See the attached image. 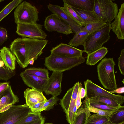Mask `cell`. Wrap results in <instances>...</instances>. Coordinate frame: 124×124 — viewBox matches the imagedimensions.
Here are the masks:
<instances>
[{
	"mask_svg": "<svg viewBox=\"0 0 124 124\" xmlns=\"http://www.w3.org/2000/svg\"><path fill=\"white\" fill-rule=\"evenodd\" d=\"M34 60L33 59L31 60L29 62V64L31 65H32L34 62Z\"/></svg>",
	"mask_w": 124,
	"mask_h": 124,
	"instance_id": "46",
	"label": "cell"
},
{
	"mask_svg": "<svg viewBox=\"0 0 124 124\" xmlns=\"http://www.w3.org/2000/svg\"><path fill=\"white\" fill-rule=\"evenodd\" d=\"M79 86V82L76 83L60 101V104L66 113L67 120L70 124H72L78 109L76 102Z\"/></svg>",
	"mask_w": 124,
	"mask_h": 124,
	"instance_id": "6",
	"label": "cell"
},
{
	"mask_svg": "<svg viewBox=\"0 0 124 124\" xmlns=\"http://www.w3.org/2000/svg\"><path fill=\"white\" fill-rule=\"evenodd\" d=\"M45 120V118L43 117L42 118L38 120L25 124H44Z\"/></svg>",
	"mask_w": 124,
	"mask_h": 124,
	"instance_id": "42",
	"label": "cell"
},
{
	"mask_svg": "<svg viewBox=\"0 0 124 124\" xmlns=\"http://www.w3.org/2000/svg\"><path fill=\"white\" fill-rule=\"evenodd\" d=\"M39 12L36 8L25 1L20 3L14 12L15 22L18 23H36L39 20Z\"/></svg>",
	"mask_w": 124,
	"mask_h": 124,
	"instance_id": "5",
	"label": "cell"
},
{
	"mask_svg": "<svg viewBox=\"0 0 124 124\" xmlns=\"http://www.w3.org/2000/svg\"><path fill=\"white\" fill-rule=\"evenodd\" d=\"M42 117L40 113L31 111L26 117L16 124H25L38 120Z\"/></svg>",
	"mask_w": 124,
	"mask_h": 124,
	"instance_id": "33",
	"label": "cell"
},
{
	"mask_svg": "<svg viewBox=\"0 0 124 124\" xmlns=\"http://www.w3.org/2000/svg\"><path fill=\"white\" fill-rule=\"evenodd\" d=\"M0 60L2 61V59L0 57Z\"/></svg>",
	"mask_w": 124,
	"mask_h": 124,
	"instance_id": "50",
	"label": "cell"
},
{
	"mask_svg": "<svg viewBox=\"0 0 124 124\" xmlns=\"http://www.w3.org/2000/svg\"><path fill=\"white\" fill-rule=\"evenodd\" d=\"M107 24L105 22L101 21L94 22L86 24L82 28L81 31H85L89 34L100 29Z\"/></svg>",
	"mask_w": 124,
	"mask_h": 124,
	"instance_id": "30",
	"label": "cell"
},
{
	"mask_svg": "<svg viewBox=\"0 0 124 124\" xmlns=\"http://www.w3.org/2000/svg\"><path fill=\"white\" fill-rule=\"evenodd\" d=\"M118 66L119 70L123 75H124V49L121 50L120 54L118 58Z\"/></svg>",
	"mask_w": 124,
	"mask_h": 124,
	"instance_id": "36",
	"label": "cell"
},
{
	"mask_svg": "<svg viewBox=\"0 0 124 124\" xmlns=\"http://www.w3.org/2000/svg\"><path fill=\"white\" fill-rule=\"evenodd\" d=\"M103 124H124V122H122L119 124H116L112 123L109 121Z\"/></svg>",
	"mask_w": 124,
	"mask_h": 124,
	"instance_id": "45",
	"label": "cell"
},
{
	"mask_svg": "<svg viewBox=\"0 0 124 124\" xmlns=\"http://www.w3.org/2000/svg\"><path fill=\"white\" fill-rule=\"evenodd\" d=\"M71 7L85 11H93L94 0H63Z\"/></svg>",
	"mask_w": 124,
	"mask_h": 124,
	"instance_id": "18",
	"label": "cell"
},
{
	"mask_svg": "<svg viewBox=\"0 0 124 124\" xmlns=\"http://www.w3.org/2000/svg\"><path fill=\"white\" fill-rule=\"evenodd\" d=\"M31 111L26 104L13 105L8 110L0 113V124H16Z\"/></svg>",
	"mask_w": 124,
	"mask_h": 124,
	"instance_id": "7",
	"label": "cell"
},
{
	"mask_svg": "<svg viewBox=\"0 0 124 124\" xmlns=\"http://www.w3.org/2000/svg\"><path fill=\"white\" fill-rule=\"evenodd\" d=\"M72 8L84 22L85 25L92 22L100 21L93 11L83 10Z\"/></svg>",
	"mask_w": 124,
	"mask_h": 124,
	"instance_id": "21",
	"label": "cell"
},
{
	"mask_svg": "<svg viewBox=\"0 0 124 124\" xmlns=\"http://www.w3.org/2000/svg\"><path fill=\"white\" fill-rule=\"evenodd\" d=\"M46 101L37 103L32 106L29 107L31 109V111H32L40 107L43 105Z\"/></svg>",
	"mask_w": 124,
	"mask_h": 124,
	"instance_id": "40",
	"label": "cell"
},
{
	"mask_svg": "<svg viewBox=\"0 0 124 124\" xmlns=\"http://www.w3.org/2000/svg\"><path fill=\"white\" fill-rule=\"evenodd\" d=\"M89 34L88 32L85 31L77 32L69 42V45L75 47L83 45Z\"/></svg>",
	"mask_w": 124,
	"mask_h": 124,
	"instance_id": "23",
	"label": "cell"
},
{
	"mask_svg": "<svg viewBox=\"0 0 124 124\" xmlns=\"http://www.w3.org/2000/svg\"><path fill=\"white\" fill-rule=\"evenodd\" d=\"M9 85V82L0 83V97L2 96Z\"/></svg>",
	"mask_w": 124,
	"mask_h": 124,
	"instance_id": "38",
	"label": "cell"
},
{
	"mask_svg": "<svg viewBox=\"0 0 124 124\" xmlns=\"http://www.w3.org/2000/svg\"><path fill=\"white\" fill-rule=\"evenodd\" d=\"M109 93H123L124 92V87H122L117 88L115 90L111 91H108Z\"/></svg>",
	"mask_w": 124,
	"mask_h": 124,
	"instance_id": "41",
	"label": "cell"
},
{
	"mask_svg": "<svg viewBox=\"0 0 124 124\" xmlns=\"http://www.w3.org/2000/svg\"><path fill=\"white\" fill-rule=\"evenodd\" d=\"M2 96L0 97V98H1V97Z\"/></svg>",
	"mask_w": 124,
	"mask_h": 124,
	"instance_id": "51",
	"label": "cell"
},
{
	"mask_svg": "<svg viewBox=\"0 0 124 124\" xmlns=\"http://www.w3.org/2000/svg\"><path fill=\"white\" fill-rule=\"evenodd\" d=\"M0 65V80L7 81L16 74L14 70H12L7 68L5 66Z\"/></svg>",
	"mask_w": 124,
	"mask_h": 124,
	"instance_id": "34",
	"label": "cell"
},
{
	"mask_svg": "<svg viewBox=\"0 0 124 124\" xmlns=\"http://www.w3.org/2000/svg\"><path fill=\"white\" fill-rule=\"evenodd\" d=\"M19 102V99L14 94L10 85L0 100V110L4 106L9 104H14Z\"/></svg>",
	"mask_w": 124,
	"mask_h": 124,
	"instance_id": "20",
	"label": "cell"
},
{
	"mask_svg": "<svg viewBox=\"0 0 124 124\" xmlns=\"http://www.w3.org/2000/svg\"><path fill=\"white\" fill-rule=\"evenodd\" d=\"M20 76L24 83L29 87L41 92L44 91L48 80L28 73L24 71L20 73Z\"/></svg>",
	"mask_w": 124,
	"mask_h": 124,
	"instance_id": "12",
	"label": "cell"
},
{
	"mask_svg": "<svg viewBox=\"0 0 124 124\" xmlns=\"http://www.w3.org/2000/svg\"><path fill=\"white\" fill-rule=\"evenodd\" d=\"M86 90L85 98L89 99L98 96L109 98L121 105L124 102V96L111 93L87 79L84 83Z\"/></svg>",
	"mask_w": 124,
	"mask_h": 124,
	"instance_id": "8",
	"label": "cell"
},
{
	"mask_svg": "<svg viewBox=\"0 0 124 124\" xmlns=\"http://www.w3.org/2000/svg\"><path fill=\"white\" fill-rule=\"evenodd\" d=\"M45 124H52V123H47Z\"/></svg>",
	"mask_w": 124,
	"mask_h": 124,
	"instance_id": "47",
	"label": "cell"
},
{
	"mask_svg": "<svg viewBox=\"0 0 124 124\" xmlns=\"http://www.w3.org/2000/svg\"><path fill=\"white\" fill-rule=\"evenodd\" d=\"M0 56L5 66L12 70L16 68V58L9 48L6 46L0 49Z\"/></svg>",
	"mask_w": 124,
	"mask_h": 124,
	"instance_id": "17",
	"label": "cell"
},
{
	"mask_svg": "<svg viewBox=\"0 0 124 124\" xmlns=\"http://www.w3.org/2000/svg\"><path fill=\"white\" fill-rule=\"evenodd\" d=\"M86 94L85 89L82 87L80 90V95L81 99H83L85 97Z\"/></svg>",
	"mask_w": 124,
	"mask_h": 124,
	"instance_id": "43",
	"label": "cell"
},
{
	"mask_svg": "<svg viewBox=\"0 0 124 124\" xmlns=\"http://www.w3.org/2000/svg\"><path fill=\"white\" fill-rule=\"evenodd\" d=\"M82 56L72 58L55 55L51 54L45 60L44 65L49 70L55 72H63L71 69L85 62Z\"/></svg>",
	"mask_w": 124,
	"mask_h": 124,
	"instance_id": "2",
	"label": "cell"
},
{
	"mask_svg": "<svg viewBox=\"0 0 124 124\" xmlns=\"http://www.w3.org/2000/svg\"><path fill=\"white\" fill-rule=\"evenodd\" d=\"M90 112L85 106L77 109L72 124H85Z\"/></svg>",
	"mask_w": 124,
	"mask_h": 124,
	"instance_id": "22",
	"label": "cell"
},
{
	"mask_svg": "<svg viewBox=\"0 0 124 124\" xmlns=\"http://www.w3.org/2000/svg\"><path fill=\"white\" fill-rule=\"evenodd\" d=\"M26 103L30 107L38 103L47 100L42 92L33 89L27 88L24 92Z\"/></svg>",
	"mask_w": 124,
	"mask_h": 124,
	"instance_id": "16",
	"label": "cell"
},
{
	"mask_svg": "<svg viewBox=\"0 0 124 124\" xmlns=\"http://www.w3.org/2000/svg\"><path fill=\"white\" fill-rule=\"evenodd\" d=\"M111 24V29L118 39H124V3L121 4L117 15Z\"/></svg>",
	"mask_w": 124,
	"mask_h": 124,
	"instance_id": "15",
	"label": "cell"
},
{
	"mask_svg": "<svg viewBox=\"0 0 124 124\" xmlns=\"http://www.w3.org/2000/svg\"><path fill=\"white\" fill-rule=\"evenodd\" d=\"M13 105L12 104H9L4 106L0 110V113L3 112L9 109Z\"/></svg>",
	"mask_w": 124,
	"mask_h": 124,
	"instance_id": "44",
	"label": "cell"
},
{
	"mask_svg": "<svg viewBox=\"0 0 124 124\" xmlns=\"http://www.w3.org/2000/svg\"><path fill=\"white\" fill-rule=\"evenodd\" d=\"M47 8L53 14L56 15L63 22L69 25L72 30L75 33L81 31L83 27L79 25L62 8V7L49 4Z\"/></svg>",
	"mask_w": 124,
	"mask_h": 124,
	"instance_id": "13",
	"label": "cell"
},
{
	"mask_svg": "<svg viewBox=\"0 0 124 124\" xmlns=\"http://www.w3.org/2000/svg\"><path fill=\"white\" fill-rule=\"evenodd\" d=\"M115 64L113 58L105 57L97 67L98 79L103 87L110 91L117 88L114 72Z\"/></svg>",
	"mask_w": 124,
	"mask_h": 124,
	"instance_id": "1",
	"label": "cell"
},
{
	"mask_svg": "<svg viewBox=\"0 0 124 124\" xmlns=\"http://www.w3.org/2000/svg\"><path fill=\"white\" fill-rule=\"evenodd\" d=\"M63 72L53 71L48 80V83L44 92L46 95L57 97L62 93L61 83Z\"/></svg>",
	"mask_w": 124,
	"mask_h": 124,
	"instance_id": "11",
	"label": "cell"
},
{
	"mask_svg": "<svg viewBox=\"0 0 124 124\" xmlns=\"http://www.w3.org/2000/svg\"><path fill=\"white\" fill-rule=\"evenodd\" d=\"M59 99L57 97L52 96L39 108L31 112L40 113L43 111H48L53 108L54 105L57 104Z\"/></svg>",
	"mask_w": 124,
	"mask_h": 124,
	"instance_id": "29",
	"label": "cell"
},
{
	"mask_svg": "<svg viewBox=\"0 0 124 124\" xmlns=\"http://www.w3.org/2000/svg\"><path fill=\"white\" fill-rule=\"evenodd\" d=\"M8 37L7 30L5 28L0 26V46L7 41Z\"/></svg>",
	"mask_w": 124,
	"mask_h": 124,
	"instance_id": "37",
	"label": "cell"
},
{
	"mask_svg": "<svg viewBox=\"0 0 124 124\" xmlns=\"http://www.w3.org/2000/svg\"><path fill=\"white\" fill-rule=\"evenodd\" d=\"M24 71L28 73L34 75L45 79L48 80L49 78L48 70L44 68H29L26 69Z\"/></svg>",
	"mask_w": 124,
	"mask_h": 124,
	"instance_id": "27",
	"label": "cell"
},
{
	"mask_svg": "<svg viewBox=\"0 0 124 124\" xmlns=\"http://www.w3.org/2000/svg\"><path fill=\"white\" fill-rule=\"evenodd\" d=\"M53 54L69 57H78L82 56L83 50L61 43L50 50Z\"/></svg>",
	"mask_w": 124,
	"mask_h": 124,
	"instance_id": "14",
	"label": "cell"
},
{
	"mask_svg": "<svg viewBox=\"0 0 124 124\" xmlns=\"http://www.w3.org/2000/svg\"><path fill=\"white\" fill-rule=\"evenodd\" d=\"M88 99L89 102L100 103L113 107H118L121 105L112 99L105 96H96Z\"/></svg>",
	"mask_w": 124,
	"mask_h": 124,
	"instance_id": "26",
	"label": "cell"
},
{
	"mask_svg": "<svg viewBox=\"0 0 124 124\" xmlns=\"http://www.w3.org/2000/svg\"><path fill=\"white\" fill-rule=\"evenodd\" d=\"M62 8L79 25L82 27L85 26L84 22L71 6L65 3H64L63 7H62Z\"/></svg>",
	"mask_w": 124,
	"mask_h": 124,
	"instance_id": "25",
	"label": "cell"
},
{
	"mask_svg": "<svg viewBox=\"0 0 124 124\" xmlns=\"http://www.w3.org/2000/svg\"><path fill=\"white\" fill-rule=\"evenodd\" d=\"M118 10L117 3L111 0H94L93 11L100 20L107 24L116 18Z\"/></svg>",
	"mask_w": 124,
	"mask_h": 124,
	"instance_id": "4",
	"label": "cell"
},
{
	"mask_svg": "<svg viewBox=\"0 0 124 124\" xmlns=\"http://www.w3.org/2000/svg\"><path fill=\"white\" fill-rule=\"evenodd\" d=\"M122 82L123 83V84H124V79H123V81H122Z\"/></svg>",
	"mask_w": 124,
	"mask_h": 124,
	"instance_id": "49",
	"label": "cell"
},
{
	"mask_svg": "<svg viewBox=\"0 0 124 124\" xmlns=\"http://www.w3.org/2000/svg\"><path fill=\"white\" fill-rule=\"evenodd\" d=\"M4 1V0H0V3Z\"/></svg>",
	"mask_w": 124,
	"mask_h": 124,
	"instance_id": "48",
	"label": "cell"
},
{
	"mask_svg": "<svg viewBox=\"0 0 124 124\" xmlns=\"http://www.w3.org/2000/svg\"><path fill=\"white\" fill-rule=\"evenodd\" d=\"M109 121L108 117L102 116L95 113L88 116L86 124H103Z\"/></svg>",
	"mask_w": 124,
	"mask_h": 124,
	"instance_id": "31",
	"label": "cell"
},
{
	"mask_svg": "<svg viewBox=\"0 0 124 124\" xmlns=\"http://www.w3.org/2000/svg\"><path fill=\"white\" fill-rule=\"evenodd\" d=\"M111 24H107L100 30L90 34L82 45L84 52L89 54L100 49L110 38Z\"/></svg>",
	"mask_w": 124,
	"mask_h": 124,
	"instance_id": "3",
	"label": "cell"
},
{
	"mask_svg": "<svg viewBox=\"0 0 124 124\" xmlns=\"http://www.w3.org/2000/svg\"><path fill=\"white\" fill-rule=\"evenodd\" d=\"M44 26L46 29L49 32L56 31L66 35L73 33L70 26L54 14H53L46 18Z\"/></svg>",
	"mask_w": 124,
	"mask_h": 124,
	"instance_id": "10",
	"label": "cell"
},
{
	"mask_svg": "<svg viewBox=\"0 0 124 124\" xmlns=\"http://www.w3.org/2000/svg\"><path fill=\"white\" fill-rule=\"evenodd\" d=\"M16 32L23 38L45 39L47 36L42 29V25L37 23H18Z\"/></svg>",
	"mask_w": 124,
	"mask_h": 124,
	"instance_id": "9",
	"label": "cell"
},
{
	"mask_svg": "<svg viewBox=\"0 0 124 124\" xmlns=\"http://www.w3.org/2000/svg\"><path fill=\"white\" fill-rule=\"evenodd\" d=\"M82 85L81 83H79V87L77 94L76 105L77 109H78L81 106L82 104L81 98L80 95V90L81 88L82 87Z\"/></svg>",
	"mask_w": 124,
	"mask_h": 124,
	"instance_id": "39",
	"label": "cell"
},
{
	"mask_svg": "<svg viewBox=\"0 0 124 124\" xmlns=\"http://www.w3.org/2000/svg\"><path fill=\"white\" fill-rule=\"evenodd\" d=\"M86 123H85V124H86Z\"/></svg>",
	"mask_w": 124,
	"mask_h": 124,
	"instance_id": "52",
	"label": "cell"
},
{
	"mask_svg": "<svg viewBox=\"0 0 124 124\" xmlns=\"http://www.w3.org/2000/svg\"><path fill=\"white\" fill-rule=\"evenodd\" d=\"M23 1L22 0H13L5 6L0 12V22Z\"/></svg>",
	"mask_w": 124,
	"mask_h": 124,
	"instance_id": "24",
	"label": "cell"
},
{
	"mask_svg": "<svg viewBox=\"0 0 124 124\" xmlns=\"http://www.w3.org/2000/svg\"><path fill=\"white\" fill-rule=\"evenodd\" d=\"M108 51V48L102 46L97 50L87 54L86 62L88 65H94L103 58Z\"/></svg>",
	"mask_w": 124,
	"mask_h": 124,
	"instance_id": "19",
	"label": "cell"
},
{
	"mask_svg": "<svg viewBox=\"0 0 124 124\" xmlns=\"http://www.w3.org/2000/svg\"><path fill=\"white\" fill-rule=\"evenodd\" d=\"M109 120L115 124L124 122V107L122 108L108 117Z\"/></svg>",
	"mask_w": 124,
	"mask_h": 124,
	"instance_id": "32",
	"label": "cell"
},
{
	"mask_svg": "<svg viewBox=\"0 0 124 124\" xmlns=\"http://www.w3.org/2000/svg\"><path fill=\"white\" fill-rule=\"evenodd\" d=\"M89 102L90 104L92 107L101 109L106 110L115 111L118 110L124 107L123 106L121 105L119 107H115L108 106L100 103L89 102Z\"/></svg>",
	"mask_w": 124,
	"mask_h": 124,
	"instance_id": "35",
	"label": "cell"
},
{
	"mask_svg": "<svg viewBox=\"0 0 124 124\" xmlns=\"http://www.w3.org/2000/svg\"><path fill=\"white\" fill-rule=\"evenodd\" d=\"M84 105L88 108L90 112L94 113L102 116L109 117L117 111H111L106 110L92 107L90 104L88 99L86 98L84 101Z\"/></svg>",
	"mask_w": 124,
	"mask_h": 124,
	"instance_id": "28",
	"label": "cell"
}]
</instances>
